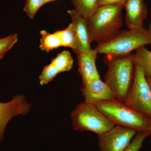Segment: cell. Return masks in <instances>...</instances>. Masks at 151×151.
<instances>
[{
  "label": "cell",
  "mask_w": 151,
  "mask_h": 151,
  "mask_svg": "<svg viewBox=\"0 0 151 151\" xmlns=\"http://www.w3.org/2000/svg\"><path fill=\"white\" fill-rule=\"evenodd\" d=\"M124 4L99 6L91 16L86 18L92 42L98 45L113 40L123 25L122 11Z\"/></svg>",
  "instance_id": "obj_1"
},
{
  "label": "cell",
  "mask_w": 151,
  "mask_h": 151,
  "mask_svg": "<svg viewBox=\"0 0 151 151\" xmlns=\"http://www.w3.org/2000/svg\"><path fill=\"white\" fill-rule=\"evenodd\" d=\"M105 60L108 66L105 82L110 86L116 99L124 102L134 76L135 63L132 54L122 57L106 55Z\"/></svg>",
  "instance_id": "obj_2"
},
{
  "label": "cell",
  "mask_w": 151,
  "mask_h": 151,
  "mask_svg": "<svg viewBox=\"0 0 151 151\" xmlns=\"http://www.w3.org/2000/svg\"><path fill=\"white\" fill-rule=\"evenodd\" d=\"M94 104L116 126L130 128L137 132H149L151 119L133 110L124 102L115 99Z\"/></svg>",
  "instance_id": "obj_3"
},
{
  "label": "cell",
  "mask_w": 151,
  "mask_h": 151,
  "mask_svg": "<svg viewBox=\"0 0 151 151\" xmlns=\"http://www.w3.org/2000/svg\"><path fill=\"white\" fill-rule=\"evenodd\" d=\"M151 44V31L143 27L139 29L120 31L113 40L98 45V53L107 56L122 57L131 54L134 50Z\"/></svg>",
  "instance_id": "obj_4"
},
{
  "label": "cell",
  "mask_w": 151,
  "mask_h": 151,
  "mask_svg": "<svg viewBox=\"0 0 151 151\" xmlns=\"http://www.w3.org/2000/svg\"><path fill=\"white\" fill-rule=\"evenodd\" d=\"M73 129L89 131L97 135L111 129L115 124L92 103H79L70 114Z\"/></svg>",
  "instance_id": "obj_5"
},
{
  "label": "cell",
  "mask_w": 151,
  "mask_h": 151,
  "mask_svg": "<svg viewBox=\"0 0 151 151\" xmlns=\"http://www.w3.org/2000/svg\"><path fill=\"white\" fill-rule=\"evenodd\" d=\"M133 83L124 103L151 119V90L142 69L135 64Z\"/></svg>",
  "instance_id": "obj_6"
},
{
  "label": "cell",
  "mask_w": 151,
  "mask_h": 151,
  "mask_svg": "<svg viewBox=\"0 0 151 151\" xmlns=\"http://www.w3.org/2000/svg\"><path fill=\"white\" fill-rule=\"evenodd\" d=\"M137 133L133 129L116 125L107 132L98 135L100 151H125Z\"/></svg>",
  "instance_id": "obj_7"
},
{
  "label": "cell",
  "mask_w": 151,
  "mask_h": 151,
  "mask_svg": "<svg viewBox=\"0 0 151 151\" xmlns=\"http://www.w3.org/2000/svg\"><path fill=\"white\" fill-rule=\"evenodd\" d=\"M30 108V104L23 95H16L7 103H0V141L11 119L18 115H26Z\"/></svg>",
  "instance_id": "obj_8"
},
{
  "label": "cell",
  "mask_w": 151,
  "mask_h": 151,
  "mask_svg": "<svg viewBox=\"0 0 151 151\" xmlns=\"http://www.w3.org/2000/svg\"><path fill=\"white\" fill-rule=\"evenodd\" d=\"M67 12L71 18L76 38L74 52L76 54L88 51L91 49L92 42L89 35L86 18L75 9L69 10Z\"/></svg>",
  "instance_id": "obj_9"
},
{
  "label": "cell",
  "mask_w": 151,
  "mask_h": 151,
  "mask_svg": "<svg viewBox=\"0 0 151 151\" xmlns=\"http://www.w3.org/2000/svg\"><path fill=\"white\" fill-rule=\"evenodd\" d=\"M81 91L84 102L87 103L94 104L100 101L116 99L110 86L100 78L83 83Z\"/></svg>",
  "instance_id": "obj_10"
},
{
  "label": "cell",
  "mask_w": 151,
  "mask_h": 151,
  "mask_svg": "<svg viewBox=\"0 0 151 151\" xmlns=\"http://www.w3.org/2000/svg\"><path fill=\"white\" fill-rule=\"evenodd\" d=\"M126 10V24L129 30L139 29L147 14L145 0H126L124 4Z\"/></svg>",
  "instance_id": "obj_11"
},
{
  "label": "cell",
  "mask_w": 151,
  "mask_h": 151,
  "mask_svg": "<svg viewBox=\"0 0 151 151\" xmlns=\"http://www.w3.org/2000/svg\"><path fill=\"white\" fill-rule=\"evenodd\" d=\"M98 53V51L95 48L76 54L78 72L82 78L83 83L100 78L96 65Z\"/></svg>",
  "instance_id": "obj_12"
},
{
  "label": "cell",
  "mask_w": 151,
  "mask_h": 151,
  "mask_svg": "<svg viewBox=\"0 0 151 151\" xmlns=\"http://www.w3.org/2000/svg\"><path fill=\"white\" fill-rule=\"evenodd\" d=\"M133 61L142 69L146 77L151 76V52L145 46L136 50L132 54Z\"/></svg>",
  "instance_id": "obj_13"
},
{
  "label": "cell",
  "mask_w": 151,
  "mask_h": 151,
  "mask_svg": "<svg viewBox=\"0 0 151 151\" xmlns=\"http://www.w3.org/2000/svg\"><path fill=\"white\" fill-rule=\"evenodd\" d=\"M41 38L40 40V48L42 51L49 52L55 49L62 47L61 40L56 32L50 33L45 30L40 32Z\"/></svg>",
  "instance_id": "obj_14"
},
{
  "label": "cell",
  "mask_w": 151,
  "mask_h": 151,
  "mask_svg": "<svg viewBox=\"0 0 151 151\" xmlns=\"http://www.w3.org/2000/svg\"><path fill=\"white\" fill-rule=\"evenodd\" d=\"M74 9L86 18L94 13L99 7V0H71Z\"/></svg>",
  "instance_id": "obj_15"
},
{
  "label": "cell",
  "mask_w": 151,
  "mask_h": 151,
  "mask_svg": "<svg viewBox=\"0 0 151 151\" xmlns=\"http://www.w3.org/2000/svg\"><path fill=\"white\" fill-rule=\"evenodd\" d=\"M51 63L56 68L59 73L70 71L73 67V56L69 51L64 50L58 54Z\"/></svg>",
  "instance_id": "obj_16"
},
{
  "label": "cell",
  "mask_w": 151,
  "mask_h": 151,
  "mask_svg": "<svg viewBox=\"0 0 151 151\" xmlns=\"http://www.w3.org/2000/svg\"><path fill=\"white\" fill-rule=\"evenodd\" d=\"M56 32L59 35L62 47H70L74 51L76 44V38L71 23L65 29L57 31Z\"/></svg>",
  "instance_id": "obj_17"
},
{
  "label": "cell",
  "mask_w": 151,
  "mask_h": 151,
  "mask_svg": "<svg viewBox=\"0 0 151 151\" xmlns=\"http://www.w3.org/2000/svg\"><path fill=\"white\" fill-rule=\"evenodd\" d=\"M59 72L52 63L44 67L42 72L40 75V84L44 85L52 81Z\"/></svg>",
  "instance_id": "obj_18"
},
{
  "label": "cell",
  "mask_w": 151,
  "mask_h": 151,
  "mask_svg": "<svg viewBox=\"0 0 151 151\" xmlns=\"http://www.w3.org/2000/svg\"><path fill=\"white\" fill-rule=\"evenodd\" d=\"M18 41V37L16 33L0 38V60L13 47Z\"/></svg>",
  "instance_id": "obj_19"
},
{
  "label": "cell",
  "mask_w": 151,
  "mask_h": 151,
  "mask_svg": "<svg viewBox=\"0 0 151 151\" xmlns=\"http://www.w3.org/2000/svg\"><path fill=\"white\" fill-rule=\"evenodd\" d=\"M44 5V0H26L23 10L27 16L32 19L39 9Z\"/></svg>",
  "instance_id": "obj_20"
},
{
  "label": "cell",
  "mask_w": 151,
  "mask_h": 151,
  "mask_svg": "<svg viewBox=\"0 0 151 151\" xmlns=\"http://www.w3.org/2000/svg\"><path fill=\"white\" fill-rule=\"evenodd\" d=\"M151 134L150 132H137L129 145L124 151H139L142 147L144 141Z\"/></svg>",
  "instance_id": "obj_21"
},
{
  "label": "cell",
  "mask_w": 151,
  "mask_h": 151,
  "mask_svg": "<svg viewBox=\"0 0 151 151\" xmlns=\"http://www.w3.org/2000/svg\"><path fill=\"white\" fill-rule=\"evenodd\" d=\"M126 0H99V5L124 4Z\"/></svg>",
  "instance_id": "obj_22"
},
{
  "label": "cell",
  "mask_w": 151,
  "mask_h": 151,
  "mask_svg": "<svg viewBox=\"0 0 151 151\" xmlns=\"http://www.w3.org/2000/svg\"><path fill=\"white\" fill-rule=\"evenodd\" d=\"M146 78H147V81H148V83L149 86H150L151 90V76L149 77H146Z\"/></svg>",
  "instance_id": "obj_23"
},
{
  "label": "cell",
  "mask_w": 151,
  "mask_h": 151,
  "mask_svg": "<svg viewBox=\"0 0 151 151\" xmlns=\"http://www.w3.org/2000/svg\"><path fill=\"white\" fill-rule=\"evenodd\" d=\"M57 1V0H44L45 4L48 3L50 2L54 1Z\"/></svg>",
  "instance_id": "obj_24"
},
{
  "label": "cell",
  "mask_w": 151,
  "mask_h": 151,
  "mask_svg": "<svg viewBox=\"0 0 151 151\" xmlns=\"http://www.w3.org/2000/svg\"><path fill=\"white\" fill-rule=\"evenodd\" d=\"M149 132L151 133V121L150 124V127H149Z\"/></svg>",
  "instance_id": "obj_25"
}]
</instances>
